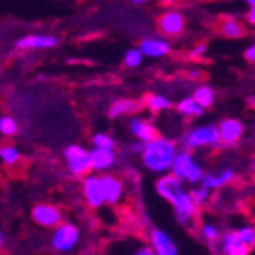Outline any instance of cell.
I'll return each instance as SVG.
<instances>
[{"label": "cell", "mask_w": 255, "mask_h": 255, "mask_svg": "<svg viewBox=\"0 0 255 255\" xmlns=\"http://www.w3.org/2000/svg\"><path fill=\"white\" fill-rule=\"evenodd\" d=\"M177 153H179L177 141L159 136L157 139L150 141L145 145L143 153H141V164L145 170L152 171V173L166 175L171 171Z\"/></svg>", "instance_id": "cell-1"}, {"label": "cell", "mask_w": 255, "mask_h": 255, "mask_svg": "<svg viewBox=\"0 0 255 255\" xmlns=\"http://www.w3.org/2000/svg\"><path fill=\"white\" fill-rule=\"evenodd\" d=\"M170 173L173 175V177H177L182 184H189V186L195 187L202 182L205 170H204V166H202V162L198 161L191 152L179 150Z\"/></svg>", "instance_id": "cell-2"}, {"label": "cell", "mask_w": 255, "mask_h": 255, "mask_svg": "<svg viewBox=\"0 0 255 255\" xmlns=\"http://www.w3.org/2000/svg\"><path fill=\"white\" fill-rule=\"evenodd\" d=\"M200 148H213V150L223 148L220 143L218 125L205 124L186 132V136L182 139V150L193 152V150H200Z\"/></svg>", "instance_id": "cell-3"}, {"label": "cell", "mask_w": 255, "mask_h": 255, "mask_svg": "<svg viewBox=\"0 0 255 255\" xmlns=\"http://www.w3.org/2000/svg\"><path fill=\"white\" fill-rule=\"evenodd\" d=\"M81 243V229L73 221H63L59 227L52 230L50 247L55 254L68 255L79 247Z\"/></svg>", "instance_id": "cell-4"}, {"label": "cell", "mask_w": 255, "mask_h": 255, "mask_svg": "<svg viewBox=\"0 0 255 255\" xmlns=\"http://www.w3.org/2000/svg\"><path fill=\"white\" fill-rule=\"evenodd\" d=\"M63 155L70 175L81 177V179L90 175V150H86L82 145H70L64 148Z\"/></svg>", "instance_id": "cell-5"}, {"label": "cell", "mask_w": 255, "mask_h": 255, "mask_svg": "<svg viewBox=\"0 0 255 255\" xmlns=\"http://www.w3.org/2000/svg\"><path fill=\"white\" fill-rule=\"evenodd\" d=\"M30 218L36 225L41 227V229H52L59 227L64 221V213L59 205L48 204V202H41V204H36L30 211Z\"/></svg>", "instance_id": "cell-6"}, {"label": "cell", "mask_w": 255, "mask_h": 255, "mask_svg": "<svg viewBox=\"0 0 255 255\" xmlns=\"http://www.w3.org/2000/svg\"><path fill=\"white\" fill-rule=\"evenodd\" d=\"M82 198H84V204L88 205L93 211L106 205V196H104V184H102V175L90 173L82 179Z\"/></svg>", "instance_id": "cell-7"}, {"label": "cell", "mask_w": 255, "mask_h": 255, "mask_svg": "<svg viewBox=\"0 0 255 255\" xmlns=\"http://www.w3.org/2000/svg\"><path fill=\"white\" fill-rule=\"evenodd\" d=\"M173 207V214L177 223L182 227H191L195 223V220L198 218V211L200 209L196 207V204L193 202L189 191H182L179 195V198L171 204Z\"/></svg>", "instance_id": "cell-8"}, {"label": "cell", "mask_w": 255, "mask_h": 255, "mask_svg": "<svg viewBox=\"0 0 255 255\" xmlns=\"http://www.w3.org/2000/svg\"><path fill=\"white\" fill-rule=\"evenodd\" d=\"M157 29L162 36H168V38L180 36L186 29V16L179 9L164 11L157 16Z\"/></svg>", "instance_id": "cell-9"}, {"label": "cell", "mask_w": 255, "mask_h": 255, "mask_svg": "<svg viewBox=\"0 0 255 255\" xmlns=\"http://www.w3.org/2000/svg\"><path fill=\"white\" fill-rule=\"evenodd\" d=\"M218 134H220V143L223 148L236 146L243 139L245 125L238 118H225L218 124Z\"/></svg>", "instance_id": "cell-10"}, {"label": "cell", "mask_w": 255, "mask_h": 255, "mask_svg": "<svg viewBox=\"0 0 255 255\" xmlns=\"http://www.w3.org/2000/svg\"><path fill=\"white\" fill-rule=\"evenodd\" d=\"M150 247L155 255H180L175 239L162 229H150Z\"/></svg>", "instance_id": "cell-11"}, {"label": "cell", "mask_w": 255, "mask_h": 255, "mask_svg": "<svg viewBox=\"0 0 255 255\" xmlns=\"http://www.w3.org/2000/svg\"><path fill=\"white\" fill-rule=\"evenodd\" d=\"M153 189H155V193L161 196L162 200L173 204V202L179 198L180 193L184 191V186L177 177H173L171 173H166V175H161V177L155 180Z\"/></svg>", "instance_id": "cell-12"}, {"label": "cell", "mask_w": 255, "mask_h": 255, "mask_svg": "<svg viewBox=\"0 0 255 255\" xmlns=\"http://www.w3.org/2000/svg\"><path fill=\"white\" fill-rule=\"evenodd\" d=\"M236 179H238L236 170L227 166V168H221L220 171H205L204 179H202V182L198 186L205 187L209 191H216V189H221V187L232 184Z\"/></svg>", "instance_id": "cell-13"}, {"label": "cell", "mask_w": 255, "mask_h": 255, "mask_svg": "<svg viewBox=\"0 0 255 255\" xmlns=\"http://www.w3.org/2000/svg\"><path fill=\"white\" fill-rule=\"evenodd\" d=\"M218 247H220V255H250L252 254L250 248L241 241V238L238 236L236 229L223 230Z\"/></svg>", "instance_id": "cell-14"}, {"label": "cell", "mask_w": 255, "mask_h": 255, "mask_svg": "<svg viewBox=\"0 0 255 255\" xmlns=\"http://www.w3.org/2000/svg\"><path fill=\"white\" fill-rule=\"evenodd\" d=\"M128 128H130V134L136 137V141L146 145L150 141L157 139L159 137V132L155 128V125L148 120L141 118V116H134V118L128 120Z\"/></svg>", "instance_id": "cell-15"}, {"label": "cell", "mask_w": 255, "mask_h": 255, "mask_svg": "<svg viewBox=\"0 0 255 255\" xmlns=\"http://www.w3.org/2000/svg\"><path fill=\"white\" fill-rule=\"evenodd\" d=\"M116 164V152L115 150H90V170L97 175L109 173L111 168Z\"/></svg>", "instance_id": "cell-16"}, {"label": "cell", "mask_w": 255, "mask_h": 255, "mask_svg": "<svg viewBox=\"0 0 255 255\" xmlns=\"http://www.w3.org/2000/svg\"><path fill=\"white\" fill-rule=\"evenodd\" d=\"M57 43L59 39L52 34H27L18 39L14 47L18 50H48V48H54Z\"/></svg>", "instance_id": "cell-17"}, {"label": "cell", "mask_w": 255, "mask_h": 255, "mask_svg": "<svg viewBox=\"0 0 255 255\" xmlns=\"http://www.w3.org/2000/svg\"><path fill=\"white\" fill-rule=\"evenodd\" d=\"M139 52L143 54V57H148V59H161L164 55H168L171 52L170 41L161 38H143L137 45Z\"/></svg>", "instance_id": "cell-18"}, {"label": "cell", "mask_w": 255, "mask_h": 255, "mask_svg": "<svg viewBox=\"0 0 255 255\" xmlns=\"http://www.w3.org/2000/svg\"><path fill=\"white\" fill-rule=\"evenodd\" d=\"M102 184H104V196H106L107 205H116L122 202L125 193V184L124 180L116 177L113 173L102 175Z\"/></svg>", "instance_id": "cell-19"}, {"label": "cell", "mask_w": 255, "mask_h": 255, "mask_svg": "<svg viewBox=\"0 0 255 255\" xmlns=\"http://www.w3.org/2000/svg\"><path fill=\"white\" fill-rule=\"evenodd\" d=\"M143 104L139 100H134V98H118L115 102L109 106V111H107V115H109L111 120H118V118H124V116L128 115H134L137 111L141 109Z\"/></svg>", "instance_id": "cell-20"}, {"label": "cell", "mask_w": 255, "mask_h": 255, "mask_svg": "<svg viewBox=\"0 0 255 255\" xmlns=\"http://www.w3.org/2000/svg\"><path fill=\"white\" fill-rule=\"evenodd\" d=\"M218 30H220V34L227 39H239L247 36V25H245L239 18H234V16L223 18V20L220 21V25H218Z\"/></svg>", "instance_id": "cell-21"}, {"label": "cell", "mask_w": 255, "mask_h": 255, "mask_svg": "<svg viewBox=\"0 0 255 255\" xmlns=\"http://www.w3.org/2000/svg\"><path fill=\"white\" fill-rule=\"evenodd\" d=\"M175 109H177V113L182 115L184 118H200L205 113V109H202V107L193 100V97H184L182 100L177 102Z\"/></svg>", "instance_id": "cell-22"}, {"label": "cell", "mask_w": 255, "mask_h": 255, "mask_svg": "<svg viewBox=\"0 0 255 255\" xmlns=\"http://www.w3.org/2000/svg\"><path fill=\"white\" fill-rule=\"evenodd\" d=\"M191 97H193V100L202 107V109H209V107L214 104V100H216V93H214L213 88L207 86V84L198 86V88L193 91Z\"/></svg>", "instance_id": "cell-23"}, {"label": "cell", "mask_w": 255, "mask_h": 255, "mask_svg": "<svg viewBox=\"0 0 255 255\" xmlns=\"http://www.w3.org/2000/svg\"><path fill=\"white\" fill-rule=\"evenodd\" d=\"M146 107L153 113H159V111H168L173 107V102H171L170 98L164 97V95H159V93H148L143 100Z\"/></svg>", "instance_id": "cell-24"}, {"label": "cell", "mask_w": 255, "mask_h": 255, "mask_svg": "<svg viewBox=\"0 0 255 255\" xmlns=\"http://www.w3.org/2000/svg\"><path fill=\"white\" fill-rule=\"evenodd\" d=\"M0 161L9 168H13L21 161V152L13 143H2L0 145Z\"/></svg>", "instance_id": "cell-25"}, {"label": "cell", "mask_w": 255, "mask_h": 255, "mask_svg": "<svg viewBox=\"0 0 255 255\" xmlns=\"http://www.w3.org/2000/svg\"><path fill=\"white\" fill-rule=\"evenodd\" d=\"M221 234L223 232L220 230V227L216 223H213V221H205L200 225V238L209 245H218L221 239Z\"/></svg>", "instance_id": "cell-26"}, {"label": "cell", "mask_w": 255, "mask_h": 255, "mask_svg": "<svg viewBox=\"0 0 255 255\" xmlns=\"http://www.w3.org/2000/svg\"><path fill=\"white\" fill-rule=\"evenodd\" d=\"M91 145H93V148L98 150H115L116 139L107 132H95L91 136Z\"/></svg>", "instance_id": "cell-27"}, {"label": "cell", "mask_w": 255, "mask_h": 255, "mask_svg": "<svg viewBox=\"0 0 255 255\" xmlns=\"http://www.w3.org/2000/svg\"><path fill=\"white\" fill-rule=\"evenodd\" d=\"M18 128H20V125H18V122L13 118V116H0V134L4 137H13L18 134Z\"/></svg>", "instance_id": "cell-28"}, {"label": "cell", "mask_w": 255, "mask_h": 255, "mask_svg": "<svg viewBox=\"0 0 255 255\" xmlns=\"http://www.w3.org/2000/svg\"><path fill=\"white\" fill-rule=\"evenodd\" d=\"M143 54L139 52V48H128L127 52H125V55H124V66L125 68H137L141 63H143Z\"/></svg>", "instance_id": "cell-29"}, {"label": "cell", "mask_w": 255, "mask_h": 255, "mask_svg": "<svg viewBox=\"0 0 255 255\" xmlns=\"http://www.w3.org/2000/svg\"><path fill=\"white\" fill-rule=\"evenodd\" d=\"M238 236L241 238V241L247 245L250 250L255 248V227L254 225H243V227H238L236 229Z\"/></svg>", "instance_id": "cell-30"}, {"label": "cell", "mask_w": 255, "mask_h": 255, "mask_svg": "<svg viewBox=\"0 0 255 255\" xmlns=\"http://www.w3.org/2000/svg\"><path fill=\"white\" fill-rule=\"evenodd\" d=\"M189 195H191L193 202H195L198 209L204 207V205L211 200V191H209V189H205V187H202V186H195L191 191H189Z\"/></svg>", "instance_id": "cell-31"}, {"label": "cell", "mask_w": 255, "mask_h": 255, "mask_svg": "<svg viewBox=\"0 0 255 255\" xmlns=\"http://www.w3.org/2000/svg\"><path fill=\"white\" fill-rule=\"evenodd\" d=\"M205 54H207V43H196L195 47L187 52V57L193 61H198V59H202Z\"/></svg>", "instance_id": "cell-32"}, {"label": "cell", "mask_w": 255, "mask_h": 255, "mask_svg": "<svg viewBox=\"0 0 255 255\" xmlns=\"http://www.w3.org/2000/svg\"><path fill=\"white\" fill-rule=\"evenodd\" d=\"M143 148H145V145H143V143H139V141H132V143H128L127 152L130 153V155H139V157H141Z\"/></svg>", "instance_id": "cell-33"}, {"label": "cell", "mask_w": 255, "mask_h": 255, "mask_svg": "<svg viewBox=\"0 0 255 255\" xmlns=\"http://www.w3.org/2000/svg\"><path fill=\"white\" fill-rule=\"evenodd\" d=\"M245 59H247L248 63H255V41L245 48Z\"/></svg>", "instance_id": "cell-34"}, {"label": "cell", "mask_w": 255, "mask_h": 255, "mask_svg": "<svg viewBox=\"0 0 255 255\" xmlns=\"http://www.w3.org/2000/svg\"><path fill=\"white\" fill-rule=\"evenodd\" d=\"M132 255H155V252L152 250V247H150V245H141L137 250L132 252Z\"/></svg>", "instance_id": "cell-35"}, {"label": "cell", "mask_w": 255, "mask_h": 255, "mask_svg": "<svg viewBox=\"0 0 255 255\" xmlns=\"http://www.w3.org/2000/svg\"><path fill=\"white\" fill-rule=\"evenodd\" d=\"M247 23H248L250 27H254V29H255V5H254V7H250V9L247 11Z\"/></svg>", "instance_id": "cell-36"}, {"label": "cell", "mask_w": 255, "mask_h": 255, "mask_svg": "<svg viewBox=\"0 0 255 255\" xmlns=\"http://www.w3.org/2000/svg\"><path fill=\"white\" fill-rule=\"evenodd\" d=\"M187 77H189V79H193V81H196V79H200V77H202V72H200V70H191Z\"/></svg>", "instance_id": "cell-37"}, {"label": "cell", "mask_w": 255, "mask_h": 255, "mask_svg": "<svg viewBox=\"0 0 255 255\" xmlns=\"http://www.w3.org/2000/svg\"><path fill=\"white\" fill-rule=\"evenodd\" d=\"M247 104L252 107V109H255V97H254V95H252V97H248V98H247Z\"/></svg>", "instance_id": "cell-38"}, {"label": "cell", "mask_w": 255, "mask_h": 255, "mask_svg": "<svg viewBox=\"0 0 255 255\" xmlns=\"http://www.w3.org/2000/svg\"><path fill=\"white\" fill-rule=\"evenodd\" d=\"M250 171H252V175H255V157L250 161Z\"/></svg>", "instance_id": "cell-39"}, {"label": "cell", "mask_w": 255, "mask_h": 255, "mask_svg": "<svg viewBox=\"0 0 255 255\" xmlns=\"http://www.w3.org/2000/svg\"><path fill=\"white\" fill-rule=\"evenodd\" d=\"M2 247H4V232L0 229V250H2Z\"/></svg>", "instance_id": "cell-40"}, {"label": "cell", "mask_w": 255, "mask_h": 255, "mask_svg": "<svg viewBox=\"0 0 255 255\" xmlns=\"http://www.w3.org/2000/svg\"><path fill=\"white\" fill-rule=\"evenodd\" d=\"M132 4H134V5H145L146 2H145V0H134V2H132Z\"/></svg>", "instance_id": "cell-41"}]
</instances>
